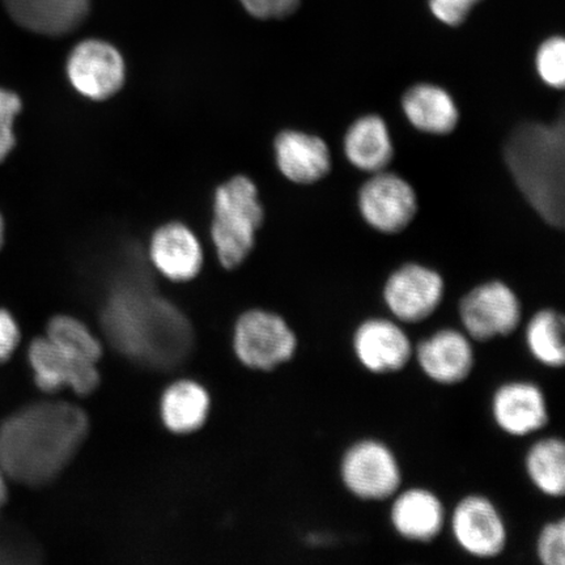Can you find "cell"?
<instances>
[{"label": "cell", "instance_id": "obj_11", "mask_svg": "<svg viewBox=\"0 0 565 565\" xmlns=\"http://www.w3.org/2000/svg\"><path fill=\"white\" fill-rule=\"evenodd\" d=\"M352 350L358 363L373 374L405 370L414 358V344L394 318H366L353 331Z\"/></svg>", "mask_w": 565, "mask_h": 565}, {"label": "cell", "instance_id": "obj_6", "mask_svg": "<svg viewBox=\"0 0 565 565\" xmlns=\"http://www.w3.org/2000/svg\"><path fill=\"white\" fill-rule=\"evenodd\" d=\"M459 321L472 342H490L514 333L522 321L519 296L504 281L482 282L459 301Z\"/></svg>", "mask_w": 565, "mask_h": 565}, {"label": "cell", "instance_id": "obj_24", "mask_svg": "<svg viewBox=\"0 0 565 565\" xmlns=\"http://www.w3.org/2000/svg\"><path fill=\"white\" fill-rule=\"evenodd\" d=\"M564 329V317L555 309H541L530 318L525 328V344L535 362L547 369H563Z\"/></svg>", "mask_w": 565, "mask_h": 565}, {"label": "cell", "instance_id": "obj_9", "mask_svg": "<svg viewBox=\"0 0 565 565\" xmlns=\"http://www.w3.org/2000/svg\"><path fill=\"white\" fill-rule=\"evenodd\" d=\"M445 281L439 273L419 264H407L387 278L383 298L388 312L402 324L420 323L440 308Z\"/></svg>", "mask_w": 565, "mask_h": 565}, {"label": "cell", "instance_id": "obj_15", "mask_svg": "<svg viewBox=\"0 0 565 565\" xmlns=\"http://www.w3.org/2000/svg\"><path fill=\"white\" fill-rule=\"evenodd\" d=\"M491 415L497 427L508 436L533 435L550 420L546 394L533 381H507L492 394Z\"/></svg>", "mask_w": 565, "mask_h": 565}, {"label": "cell", "instance_id": "obj_1", "mask_svg": "<svg viewBox=\"0 0 565 565\" xmlns=\"http://www.w3.org/2000/svg\"><path fill=\"white\" fill-rule=\"evenodd\" d=\"M109 341L127 358L157 370H171L189 355L192 328L179 309L153 291L138 264L116 279L103 312Z\"/></svg>", "mask_w": 565, "mask_h": 565}, {"label": "cell", "instance_id": "obj_27", "mask_svg": "<svg viewBox=\"0 0 565 565\" xmlns=\"http://www.w3.org/2000/svg\"><path fill=\"white\" fill-rule=\"evenodd\" d=\"M535 554L543 565H564L565 563V521L547 522L540 530L535 542Z\"/></svg>", "mask_w": 565, "mask_h": 565}, {"label": "cell", "instance_id": "obj_17", "mask_svg": "<svg viewBox=\"0 0 565 565\" xmlns=\"http://www.w3.org/2000/svg\"><path fill=\"white\" fill-rule=\"evenodd\" d=\"M279 171L299 185H312L331 171V153L327 141L310 134L286 130L274 143Z\"/></svg>", "mask_w": 565, "mask_h": 565}, {"label": "cell", "instance_id": "obj_2", "mask_svg": "<svg viewBox=\"0 0 565 565\" xmlns=\"http://www.w3.org/2000/svg\"><path fill=\"white\" fill-rule=\"evenodd\" d=\"M88 418L67 402H39L0 424V468L12 482L41 487L53 482L81 448Z\"/></svg>", "mask_w": 565, "mask_h": 565}, {"label": "cell", "instance_id": "obj_4", "mask_svg": "<svg viewBox=\"0 0 565 565\" xmlns=\"http://www.w3.org/2000/svg\"><path fill=\"white\" fill-rule=\"evenodd\" d=\"M263 223L264 207L247 177H235L217 189L212 239L225 268H236L249 256Z\"/></svg>", "mask_w": 565, "mask_h": 565}, {"label": "cell", "instance_id": "obj_33", "mask_svg": "<svg viewBox=\"0 0 565 565\" xmlns=\"http://www.w3.org/2000/svg\"><path fill=\"white\" fill-rule=\"evenodd\" d=\"M3 243V221L2 217H0V246H2Z\"/></svg>", "mask_w": 565, "mask_h": 565}, {"label": "cell", "instance_id": "obj_29", "mask_svg": "<svg viewBox=\"0 0 565 565\" xmlns=\"http://www.w3.org/2000/svg\"><path fill=\"white\" fill-rule=\"evenodd\" d=\"M480 2L482 0H429V9L443 24L458 26L465 23Z\"/></svg>", "mask_w": 565, "mask_h": 565}, {"label": "cell", "instance_id": "obj_21", "mask_svg": "<svg viewBox=\"0 0 565 565\" xmlns=\"http://www.w3.org/2000/svg\"><path fill=\"white\" fill-rule=\"evenodd\" d=\"M343 147L351 164L366 173L383 172L393 160L391 132L384 119L376 115L356 119L345 132Z\"/></svg>", "mask_w": 565, "mask_h": 565}, {"label": "cell", "instance_id": "obj_23", "mask_svg": "<svg viewBox=\"0 0 565 565\" xmlns=\"http://www.w3.org/2000/svg\"><path fill=\"white\" fill-rule=\"evenodd\" d=\"M526 476L545 497L563 498L565 492V445L559 437L535 441L525 456Z\"/></svg>", "mask_w": 565, "mask_h": 565}, {"label": "cell", "instance_id": "obj_25", "mask_svg": "<svg viewBox=\"0 0 565 565\" xmlns=\"http://www.w3.org/2000/svg\"><path fill=\"white\" fill-rule=\"evenodd\" d=\"M46 338L58 348L90 363L96 364L102 358L100 342L90 333L86 324L73 317H54L47 324Z\"/></svg>", "mask_w": 565, "mask_h": 565}, {"label": "cell", "instance_id": "obj_31", "mask_svg": "<svg viewBox=\"0 0 565 565\" xmlns=\"http://www.w3.org/2000/svg\"><path fill=\"white\" fill-rule=\"evenodd\" d=\"M20 329L15 318L0 309V364L10 360L20 343Z\"/></svg>", "mask_w": 565, "mask_h": 565}, {"label": "cell", "instance_id": "obj_8", "mask_svg": "<svg viewBox=\"0 0 565 565\" xmlns=\"http://www.w3.org/2000/svg\"><path fill=\"white\" fill-rule=\"evenodd\" d=\"M450 532L457 546L477 559H494L508 545V527L497 504L484 494L471 493L451 511Z\"/></svg>", "mask_w": 565, "mask_h": 565}, {"label": "cell", "instance_id": "obj_12", "mask_svg": "<svg viewBox=\"0 0 565 565\" xmlns=\"http://www.w3.org/2000/svg\"><path fill=\"white\" fill-rule=\"evenodd\" d=\"M70 83L84 97L103 102L115 96L125 83L126 67L122 55L108 42H81L67 61Z\"/></svg>", "mask_w": 565, "mask_h": 565}, {"label": "cell", "instance_id": "obj_32", "mask_svg": "<svg viewBox=\"0 0 565 565\" xmlns=\"http://www.w3.org/2000/svg\"><path fill=\"white\" fill-rule=\"evenodd\" d=\"M7 476L2 468H0V511L3 510V507L7 504V500H9V486H7Z\"/></svg>", "mask_w": 565, "mask_h": 565}, {"label": "cell", "instance_id": "obj_13", "mask_svg": "<svg viewBox=\"0 0 565 565\" xmlns=\"http://www.w3.org/2000/svg\"><path fill=\"white\" fill-rule=\"evenodd\" d=\"M414 358L435 384H462L476 366L475 342L462 330L445 328L414 345Z\"/></svg>", "mask_w": 565, "mask_h": 565}, {"label": "cell", "instance_id": "obj_7", "mask_svg": "<svg viewBox=\"0 0 565 565\" xmlns=\"http://www.w3.org/2000/svg\"><path fill=\"white\" fill-rule=\"evenodd\" d=\"M298 349V338L278 315L250 310L239 318L235 331V350L250 369L273 371L289 362Z\"/></svg>", "mask_w": 565, "mask_h": 565}, {"label": "cell", "instance_id": "obj_30", "mask_svg": "<svg viewBox=\"0 0 565 565\" xmlns=\"http://www.w3.org/2000/svg\"><path fill=\"white\" fill-rule=\"evenodd\" d=\"M245 10L257 19H281L292 15L301 0H239Z\"/></svg>", "mask_w": 565, "mask_h": 565}, {"label": "cell", "instance_id": "obj_3", "mask_svg": "<svg viewBox=\"0 0 565 565\" xmlns=\"http://www.w3.org/2000/svg\"><path fill=\"white\" fill-rule=\"evenodd\" d=\"M504 161L529 206L551 227L565 218V126L536 121L515 126L504 145Z\"/></svg>", "mask_w": 565, "mask_h": 565}, {"label": "cell", "instance_id": "obj_22", "mask_svg": "<svg viewBox=\"0 0 565 565\" xmlns=\"http://www.w3.org/2000/svg\"><path fill=\"white\" fill-rule=\"evenodd\" d=\"M209 409L207 392L193 381H180L168 387L161 401L162 420L175 434L200 429L207 419Z\"/></svg>", "mask_w": 565, "mask_h": 565}, {"label": "cell", "instance_id": "obj_28", "mask_svg": "<svg viewBox=\"0 0 565 565\" xmlns=\"http://www.w3.org/2000/svg\"><path fill=\"white\" fill-rule=\"evenodd\" d=\"M21 110V100L11 90L0 89V161H3L15 146L13 121Z\"/></svg>", "mask_w": 565, "mask_h": 565}, {"label": "cell", "instance_id": "obj_20", "mask_svg": "<svg viewBox=\"0 0 565 565\" xmlns=\"http://www.w3.org/2000/svg\"><path fill=\"white\" fill-rule=\"evenodd\" d=\"M402 109L416 130L430 136H448L459 121L454 97L435 84H416L409 88L402 98Z\"/></svg>", "mask_w": 565, "mask_h": 565}, {"label": "cell", "instance_id": "obj_16", "mask_svg": "<svg viewBox=\"0 0 565 565\" xmlns=\"http://www.w3.org/2000/svg\"><path fill=\"white\" fill-rule=\"evenodd\" d=\"M392 499L391 524L402 539L429 543L441 534L448 518L439 494L424 487H412Z\"/></svg>", "mask_w": 565, "mask_h": 565}, {"label": "cell", "instance_id": "obj_5", "mask_svg": "<svg viewBox=\"0 0 565 565\" xmlns=\"http://www.w3.org/2000/svg\"><path fill=\"white\" fill-rule=\"evenodd\" d=\"M339 476L344 489L363 501L392 499L404 480L397 455L379 439L351 444L341 458Z\"/></svg>", "mask_w": 565, "mask_h": 565}, {"label": "cell", "instance_id": "obj_26", "mask_svg": "<svg viewBox=\"0 0 565 565\" xmlns=\"http://www.w3.org/2000/svg\"><path fill=\"white\" fill-rule=\"evenodd\" d=\"M536 73L546 86L562 89L565 86V41L561 35H554L542 45L535 55Z\"/></svg>", "mask_w": 565, "mask_h": 565}, {"label": "cell", "instance_id": "obj_19", "mask_svg": "<svg viewBox=\"0 0 565 565\" xmlns=\"http://www.w3.org/2000/svg\"><path fill=\"white\" fill-rule=\"evenodd\" d=\"M18 24L35 33L62 35L88 15L89 0H4Z\"/></svg>", "mask_w": 565, "mask_h": 565}, {"label": "cell", "instance_id": "obj_10", "mask_svg": "<svg viewBox=\"0 0 565 565\" xmlns=\"http://www.w3.org/2000/svg\"><path fill=\"white\" fill-rule=\"evenodd\" d=\"M359 210L373 230L394 235L414 221L418 198L406 180L383 171L372 174L360 189Z\"/></svg>", "mask_w": 565, "mask_h": 565}, {"label": "cell", "instance_id": "obj_18", "mask_svg": "<svg viewBox=\"0 0 565 565\" xmlns=\"http://www.w3.org/2000/svg\"><path fill=\"white\" fill-rule=\"evenodd\" d=\"M150 257L166 278L188 281L201 271L203 253L194 233L185 225L171 223L154 232Z\"/></svg>", "mask_w": 565, "mask_h": 565}, {"label": "cell", "instance_id": "obj_14", "mask_svg": "<svg viewBox=\"0 0 565 565\" xmlns=\"http://www.w3.org/2000/svg\"><path fill=\"white\" fill-rule=\"evenodd\" d=\"M28 359L34 372V383L42 392L55 393L71 387L77 394L87 395L100 383L95 363L73 355L47 338L34 339Z\"/></svg>", "mask_w": 565, "mask_h": 565}]
</instances>
